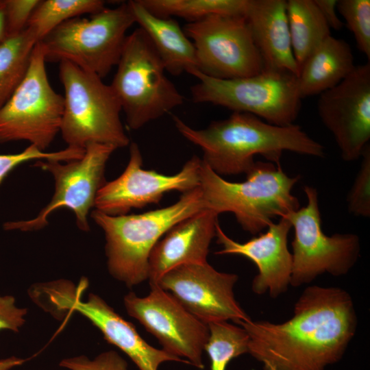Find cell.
<instances>
[{"label":"cell","instance_id":"1","mask_svg":"<svg viewBox=\"0 0 370 370\" xmlns=\"http://www.w3.org/2000/svg\"><path fill=\"white\" fill-rule=\"evenodd\" d=\"M238 325L248 334V354L263 370H326L344 356L358 320L347 291L311 285L299 297L289 319L250 318Z\"/></svg>","mask_w":370,"mask_h":370},{"label":"cell","instance_id":"2","mask_svg":"<svg viewBox=\"0 0 370 370\" xmlns=\"http://www.w3.org/2000/svg\"><path fill=\"white\" fill-rule=\"evenodd\" d=\"M175 128L203 151L202 161L219 175L247 173L260 154L280 164L284 151L323 158L324 147L300 126H278L251 114L233 112L227 119L212 121L207 127L195 129L173 116Z\"/></svg>","mask_w":370,"mask_h":370},{"label":"cell","instance_id":"3","mask_svg":"<svg viewBox=\"0 0 370 370\" xmlns=\"http://www.w3.org/2000/svg\"><path fill=\"white\" fill-rule=\"evenodd\" d=\"M298 180L299 176H288L280 164L255 161L245 181L229 182L201 160L199 188L206 209L218 214L233 213L243 230L255 235L276 217L299 208L292 194Z\"/></svg>","mask_w":370,"mask_h":370},{"label":"cell","instance_id":"4","mask_svg":"<svg viewBox=\"0 0 370 370\" xmlns=\"http://www.w3.org/2000/svg\"><path fill=\"white\" fill-rule=\"evenodd\" d=\"M199 187L183 193L175 204L141 214L112 216L94 210L90 217L104 232L110 275L128 287L148 280L155 245L174 225L204 210Z\"/></svg>","mask_w":370,"mask_h":370},{"label":"cell","instance_id":"5","mask_svg":"<svg viewBox=\"0 0 370 370\" xmlns=\"http://www.w3.org/2000/svg\"><path fill=\"white\" fill-rule=\"evenodd\" d=\"M110 86L127 126L136 130L181 106L184 98L166 75L153 45L140 27L127 36Z\"/></svg>","mask_w":370,"mask_h":370},{"label":"cell","instance_id":"6","mask_svg":"<svg viewBox=\"0 0 370 370\" xmlns=\"http://www.w3.org/2000/svg\"><path fill=\"white\" fill-rule=\"evenodd\" d=\"M64 89L60 133L67 147L90 144L124 147L130 144L121 120V106L110 85L97 75L66 61L60 62Z\"/></svg>","mask_w":370,"mask_h":370},{"label":"cell","instance_id":"7","mask_svg":"<svg viewBox=\"0 0 370 370\" xmlns=\"http://www.w3.org/2000/svg\"><path fill=\"white\" fill-rule=\"evenodd\" d=\"M134 23L128 2L123 3L104 8L90 18L69 19L39 42L46 62H69L103 78L117 65L126 32Z\"/></svg>","mask_w":370,"mask_h":370},{"label":"cell","instance_id":"8","mask_svg":"<svg viewBox=\"0 0 370 370\" xmlns=\"http://www.w3.org/2000/svg\"><path fill=\"white\" fill-rule=\"evenodd\" d=\"M189 74L198 79L190 88L192 99L233 112L251 114L278 126L295 124L301 98L297 76L286 71H267L249 77L222 79L197 69Z\"/></svg>","mask_w":370,"mask_h":370},{"label":"cell","instance_id":"9","mask_svg":"<svg viewBox=\"0 0 370 370\" xmlns=\"http://www.w3.org/2000/svg\"><path fill=\"white\" fill-rule=\"evenodd\" d=\"M87 286L86 278H82L77 286L63 280L37 284L33 289V300L53 314H81L101 331L108 343L129 356L139 370H158L160 365L166 362L190 365L184 359L148 344L130 322L122 318L99 295L90 293L87 300L83 301L82 294Z\"/></svg>","mask_w":370,"mask_h":370},{"label":"cell","instance_id":"10","mask_svg":"<svg viewBox=\"0 0 370 370\" xmlns=\"http://www.w3.org/2000/svg\"><path fill=\"white\" fill-rule=\"evenodd\" d=\"M46 62L38 42L24 79L0 108V143L25 140L45 151L60 132L64 99L51 87Z\"/></svg>","mask_w":370,"mask_h":370},{"label":"cell","instance_id":"11","mask_svg":"<svg viewBox=\"0 0 370 370\" xmlns=\"http://www.w3.org/2000/svg\"><path fill=\"white\" fill-rule=\"evenodd\" d=\"M305 206L287 214L294 230L291 286L308 284L328 273L341 276L356 264L360 252L359 237L352 233L326 235L322 230L317 190L304 186Z\"/></svg>","mask_w":370,"mask_h":370},{"label":"cell","instance_id":"12","mask_svg":"<svg viewBox=\"0 0 370 370\" xmlns=\"http://www.w3.org/2000/svg\"><path fill=\"white\" fill-rule=\"evenodd\" d=\"M82 158L65 162L37 160L34 166L51 173L55 180V192L51 201L31 219L9 221L3 224L5 230L35 231L48 224L49 215L57 209L66 208L75 215L76 224L82 231L90 226L88 214L95 207L99 190L106 183L105 169L112 153V145L92 143L87 145Z\"/></svg>","mask_w":370,"mask_h":370},{"label":"cell","instance_id":"13","mask_svg":"<svg viewBox=\"0 0 370 370\" xmlns=\"http://www.w3.org/2000/svg\"><path fill=\"white\" fill-rule=\"evenodd\" d=\"M183 30L194 45L197 70L203 74L230 79L263 71L245 16L212 14L186 23Z\"/></svg>","mask_w":370,"mask_h":370},{"label":"cell","instance_id":"14","mask_svg":"<svg viewBox=\"0 0 370 370\" xmlns=\"http://www.w3.org/2000/svg\"><path fill=\"white\" fill-rule=\"evenodd\" d=\"M150 292L138 297L130 292L123 299L127 314L159 341L162 349L203 369L208 325L188 312L169 292L149 284Z\"/></svg>","mask_w":370,"mask_h":370},{"label":"cell","instance_id":"15","mask_svg":"<svg viewBox=\"0 0 370 370\" xmlns=\"http://www.w3.org/2000/svg\"><path fill=\"white\" fill-rule=\"evenodd\" d=\"M201 159L193 156L178 173L164 175L154 170H145L138 145H130V158L122 174L106 182L99 190L95 210L108 215L127 214L133 208L158 204L171 191L183 193L199 186Z\"/></svg>","mask_w":370,"mask_h":370},{"label":"cell","instance_id":"16","mask_svg":"<svg viewBox=\"0 0 370 370\" xmlns=\"http://www.w3.org/2000/svg\"><path fill=\"white\" fill-rule=\"evenodd\" d=\"M235 273L220 272L208 262L176 267L156 283L171 294L191 314L208 324L232 321L238 325L250 319L234 297Z\"/></svg>","mask_w":370,"mask_h":370},{"label":"cell","instance_id":"17","mask_svg":"<svg viewBox=\"0 0 370 370\" xmlns=\"http://www.w3.org/2000/svg\"><path fill=\"white\" fill-rule=\"evenodd\" d=\"M317 112L342 158L359 159L370 139V62L355 66L342 82L321 93Z\"/></svg>","mask_w":370,"mask_h":370},{"label":"cell","instance_id":"18","mask_svg":"<svg viewBox=\"0 0 370 370\" xmlns=\"http://www.w3.org/2000/svg\"><path fill=\"white\" fill-rule=\"evenodd\" d=\"M291 228V223L282 217L278 223L269 224L265 232L238 243L226 235L218 223L215 237L222 248L216 254L240 255L251 260L258 269L251 283L252 291L257 295L268 293L276 298L291 285L293 258L288 248Z\"/></svg>","mask_w":370,"mask_h":370},{"label":"cell","instance_id":"19","mask_svg":"<svg viewBox=\"0 0 370 370\" xmlns=\"http://www.w3.org/2000/svg\"><path fill=\"white\" fill-rule=\"evenodd\" d=\"M218 216L204 209L171 227L149 255V284L156 283L164 273L176 267L207 262L211 241L216 236Z\"/></svg>","mask_w":370,"mask_h":370},{"label":"cell","instance_id":"20","mask_svg":"<svg viewBox=\"0 0 370 370\" xmlns=\"http://www.w3.org/2000/svg\"><path fill=\"white\" fill-rule=\"evenodd\" d=\"M260 53L263 71L298 76L284 0H247L244 15Z\"/></svg>","mask_w":370,"mask_h":370},{"label":"cell","instance_id":"21","mask_svg":"<svg viewBox=\"0 0 370 370\" xmlns=\"http://www.w3.org/2000/svg\"><path fill=\"white\" fill-rule=\"evenodd\" d=\"M127 2L135 23L149 38L166 72L180 75L197 69L194 45L175 20L153 14L138 0Z\"/></svg>","mask_w":370,"mask_h":370},{"label":"cell","instance_id":"22","mask_svg":"<svg viewBox=\"0 0 370 370\" xmlns=\"http://www.w3.org/2000/svg\"><path fill=\"white\" fill-rule=\"evenodd\" d=\"M355 66L349 45L330 36L300 67L297 79L301 98L332 88L348 76Z\"/></svg>","mask_w":370,"mask_h":370},{"label":"cell","instance_id":"23","mask_svg":"<svg viewBox=\"0 0 370 370\" xmlns=\"http://www.w3.org/2000/svg\"><path fill=\"white\" fill-rule=\"evenodd\" d=\"M286 12L293 51L300 67L330 36V28L314 0H288Z\"/></svg>","mask_w":370,"mask_h":370},{"label":"cell","instance_id":"24","mask_svg":"<svg viewBox=\"0 0 370 370\" xmlns=\"http://www.w3.org/2000/svg\"><path fill=\"white\" fill-rule=\"evenodd\" d=\"M36 43L32 34L25 28L0 44V108L24 79Z\"/></svg>","mask_w":370,"mask_h":370},{"label":"cell","instance_id":"25","mask_svg":"<svg viewBox=\"0 0 370 370\" xmlns=\"http://www.w3.org/2000/svg\"><path fill=\"white\" fill-rule=\"evenodd\" d=\"M147 10L162 18L178 16L188 23L212 14L243 16L247 0H138Z\"/></svg>","mask_w":370,"mask_h":370},{"label":"cell","instance_id":"26","mask_svg":"<svg viewBox=\"0 0 370 370\" xmlns=\"http://www.w3.org/2000/svg\"><path fill=\"white\" fill-rule=\"evenodd\" d=\"M104 8L105 2L101 0H41L26 28L39 42L64 22L84 14L92 15Z\"/></svg>","mask_w":370,"mask_h":370},{"label":"cell","instance_id":"27","mask_svg":"<svg viewBox=\"0 0 370 370\" xmlns=\"http://www.w3.org/2000/svg\"><path fill=\"white\" fill-rule=\"evenodd\" d=\"M209 334L204 346L208 355L210 370H226L234 358L249 352V336L239 325L228 321L207 324Z\"/></svg>","mask_w":370,"mask_h":370},{"label":"cell","instance_id":"28","mask_svg":"<svg viewBox=\"0 0 370 370\" xmlns=\"http://www.w3.org/2000/svg\"><path fill=\"white\" fill-rule=\"evenodd\" d=\"M336 10L354 34L358 49L370 59V1L338 0Z\"/></svg>","mask_w":370,"mask_h":370},{"label":"cell","instance_id":"29","mask_svg":"<svg viewBox=\"0 0 370 370\" xmlns=\"http://www.w3.org/2000/svg\"><path fill=\"white\" fill-rule=\"evenodd\" d=\"M84 151V149L67 147L60 151L46 152L30 145L18 153L0 154V184L12 170L23 162L34 160L68 162L79 159Z\"/></svg>","mask_w":370,"mask_h":370},{"label":"cell","instance_id":"30","mask_svg":"<svg viewBox=\"0 0 370 370\" xmlns=\"http://www.w3.org/2000/svg\"><path fill=\"white\" fill-rule=\"evenodd\" d=\"M362 162L347 196L348 211L357 217H370V145L361 155Z\"/></svg>","mask_w":370,"mask_h":370},{"label":"cell","instance_id":"31","mask_svg":"<svg viewBox=\"0 0 370 370\" xmlns=\"http://www.w3.org/2000/svg\"><path fill=\"white\" fill-rule=\"evenodd\" d=\"M27 309L19 308L12 295H0V330L18 332L25 322ZM24 359L10 356L0 359V370H10L24 363Z\"/></svg>","mask_w":370,"mask_h":370},{"label":"cell","instance_id":"32","mask_svg":"<svg viewBox=\"0 0 370 370\" xmlns=\"http://www.w3.org/2000/svg\"><path fill=\"white\" fill-rule=\"evenodd\" d=\"M60 366L70 370H127V362L112 350L102 352L91 360L86 356L64 358Z\"/></svg>","mask_w":370,"mask_h":370},{"label":"cell","instance_id":"33","mask_svg":"<svg viewBox=\"0 0 370 370\" xmlns=\"http://www.w3.org/2000/svg\"><path fill=\"white\" fill-rule=\"evenodd\" d=\"M40 0H4L5 39L15 36L27 27Z\"/></svg>","mask_w":370,"mask_h":370},{"label":"cell","instance_id":"34","mask_svg":"<svg viewBox=\"0 0 370 370\" xmlns=\"http://www.w3.org/2000/svg\"><path fill=\"white\" fill-rule=\"evenodd\" d=\"M336 0H314L330 28L339 31L344 26L336 13Z\"/></svg>","mask_w":370,"mask_h":370},{"label":"cell","instance_id":"35","mask_svg":"<svg viewBox=\"0 0 370 370\" xmlns=\"http://www.w3.org/2000/svg\"><path fill=\"white\" fill-rule=\"evenodd\" d=\"M5 40V4L0 0V44Z\"/></svg>","mask_w":370,"mask_h":370}]
</instances>
